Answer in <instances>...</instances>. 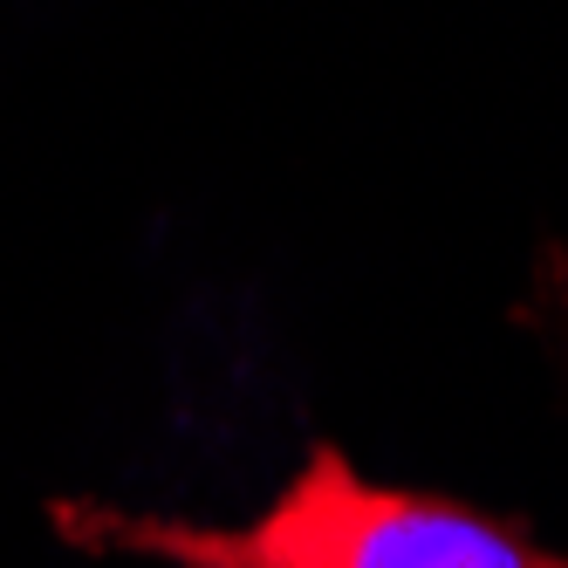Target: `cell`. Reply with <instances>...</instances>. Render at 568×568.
<instances>
[{"label": "cell", "instance_id": "cell-1", "mask_svg": "<svg viewBox=\"0 0 568 568\" xmlns=\"http://www.w3.org/2000/svg\"><path fill=\"white\" fill-rule=\"evenodd\" d=\"M49 514L75 548L151 555L172 568H568L479 507L363 479L336 445H315L302 473L240 527L124 514L97 500H55Z\"/></svg>", "mask_w": 568, "mask_h": 568}]
</instances>
